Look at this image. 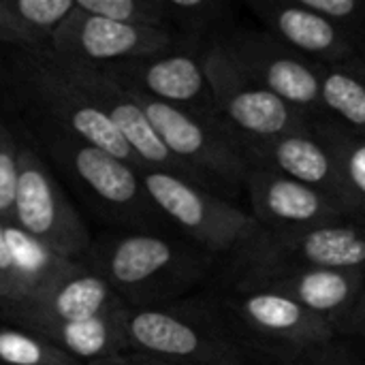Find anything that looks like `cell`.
<instances>
[{"label":"cell","mask_w":365,"mask_h":365,"mask_svg":"<svg viewBox=\"0 0 365 365\" xmlns=\"http://www.w3.org/2000/svg\"><path fill=\"white\" fill-rule=\"evenodd\" d=\"M92 267L128 308H148L192 289L205 276L210 255L156 233H130L96 246Z\"/></svg>","instance_id":"6da1fadb"},{"label":"cell","mask_w":365,"mask_h":365,"mask_svg":"<svg viewBox=\"0 0 365 365\" xmlns=\"http://www.w3.org/2000/svg\"><path fill=\"white\" fill-rule=\"evenodd\" d=\"M122 329L128 353L180 365L246 364V351L240 340L203 306H126L122 310Z\"/></svg>","instance_id":"7a4b0ae2"},{"label":"cell","mask_w":365,"mask_h":365,"mask_svg":"<svg viewBox=\"0 0 365 365\" xmlns=\"http://www.w3.org/2000/svg\"><path fill=\"white\" fill-rule=\"evenodd\" d=\"M124 88L141 105L167 150L192 169L210 190L227 199L244 190L250 158L244 139L229 124L218 115L195 113Z\"/></svg>","instance_id":"3957f363"},{"label":"cell","mask_w":365,"mask_h":365,"mask_svg":"<svg viewBox=\"0 0 365 365\" xmlns=\"http://www.w3.org/2000/svg\"><path fill=\"white\" fill-rule=\"evenodd\" d=\"M139 173L160 214L207 255L235 257L263 233L250 212L214 190L156 169H141Z\"/></svg>","instance_id":"277c9868"},{"label":"cell","mask_w":365,"mask_h":365,"mask_svg":"<svg viewBox=\"0 0 365 365\" xmlns=\"http://www.w3.org/2000/svg\"><path fill=\"white\" fill-rule=\"evenodd\" d=\"M365 269V222L340 218L293 231H265L233 257V278L272 269Z\"/></svg>","instance_id":"5b68a950"},{"label":"cell","mask_w":365,"mask_h":365,"mask_svg":"<svg viewBox=\"0 0 365 365\" xmlns=\"http://www.w3.org/2000/svg\"><path fill=\"white\" fill-rule=\"evenodd\" d=\"M212 43H216L257 86L276 94L312 120L325 115L319 64L297 53L267 30L231 26Z\"/></svg>","instance_id":"8992f818"},{"label":"cell","mask_w":365,"mask_h":365,"mask_svg":"<svg viewBox=\"0 0 365 365\" xmlns=\"http://www.w3.org/2000/svg\"><path fill=\"white\" fill-rule=\"evenodd\" d=\"M216 115L242 139H272L312 128L317 120L248 79L216 45L201 49Z\"/></svg>","instance_id":"52a82bcc"},{"label":"cell","mask_w":365,"mask_h":365,"mask_svg":"<svg viewBox=\"0 0 365 365\" xmlns=\"http://www.w3.org/2000/svg\"><path fill=\"white\" fill-rule=\"evenodd\" d=\"M26 77L41 107L79 143L98 148L135 169H143L113 122L66 77L51 49L28 47L24 58Z\"/></svg>","instance_id":"ba28073f"},{"label":"cell","mask_w":365,"mask_h":365,"mask_svg":"<svg viewBox=\"0 0 365 365\" xmlns=\"http://www.w3.org/2000/svg\"><path fill=\"white\" fill-rule=\"evenodd\" d=\"M53 56L64 62L111 66L130 60H148L182 47L173 28L120 24L92 15L79 4L49 38Z\"/></svg>","instance_id":"9c48e42d"},{"label":"cell","mask_w":365,"mask_h":365,"mask_svg":"<svg viewBox=\"0 0 365 365\" xmlns=\"http://www.w3.org/2000/svg\"><path fill=\"white\" fill-rule=\"evenodd\" d=\"M11 225L71 261L83 257L90 248V233L79 214L41 158L28 148H19V178Z\"/></svg>","instance_id":"30bf717a"},{"label":"cell","mask_w":365,"mask_h":365,"mask_svg":"<svg viewBox=\"0 0 365 365\" xmlns=\"http://www.w3.org/2000/svg\"><path fill=\"white\" fill-rule=\"evenodd\" d=\"M58 62H60L62 71L66 73V77L113 122V126L120 130V135L124 137L128 148L141 160L143 169L165 171V173L184 178L192 184L207 188L203 184V180L192 169H188L182 160H178L167 150V145L163 143V139L154 130V126L148 120L141 105L103 66L75 64V62H64L60 58H58Z\"/></svg>","instance_id":"8fae6325"},{"label":"cell","mask_w":365,"mask_h":365,"mask_svg":"<svg viewBox=\"0 0 365 365\" xmlns=\"http://www.w3.org/2000/svg\"><path fill=\"white\" fill-rule=\"evenodd\" d=\"M231 308L242 325L284 353H317L329 346L338 329L287 295L265 289H235Z\"/></svg>","instance_id":"7c38bea8"},{"label":"cell","mask_w":365,"mask_h":365,"mask_svg":"<svg viewBox=\"0 0 365 365\" xmlns=\"http://www.w3.org/2000/svg\"><path fill=\"white\" fill-rule=\"evenodd\" d=\"M115 81L160 103L216 115L201 49L178 47L169 53L103 66Z\"/></svg>","instance_id":"4fadbf2b"},{"label":"cell","mask_w":365,"mask_h":365,"mask_svg":"<svg viewBox=\"0 0 365 365\" xmlns=\"http://www.w3.org/2000/svg\"><path fill=\"white\" fill-rule=\"evenodd\" d=\"M250 214L265 231H293L351 218L344 207L317 188L252 163L244 180Z\"/></svg>","instance_id":"5bb4252c"},{"label":"cell","mask_w":365,"mask_h":365,"mask_svg":"<svg viewBox=\"0 0 365 365\" xmlns=\"http://www.w3.org/2000/svg\"><path fill=\"white\" fill-rule=\"evenodd\" d=\"M235 289H265L297 302L338 334L365 287V269H272L233 278Z\"/></svg>","instance_id":"9a60e30c"},{"label":"cell","mask_w":365,"mask_h":365,"mask_svg":"<svg viewBox=\"0 0 365 365\" xmlns=\"http://www.w3.org/2000/svg\"><path fill=\"white\" fill-rule=\"evenodd\" d=\"M263 30L317 64H340L359 58L365 38L310 11L302 0H252Z\"/></svg>","instance_id":"2e32d148"},{"label":"cell","mask_w":365,"mask_h":365,"mask_svg":"<svg viewBox=\"0 0 365 365\" xmlns=\"http://www.w3.org/2000/svg\"><path fill=\"white\" fill-rule=\"evenodd\" d=\"M62 154L68 158L73 173L120 218L137 225H154L165 216L150 199L139 169L86 143H64Z\"/></svg>","instance_id":"e0dca14e"},{"label":"cell","mask_w":365,"mask_h":365,"mask_svg":"<svg viewBox=\"0 0 365 365\" xmlns=\"http://www.w3.org/2000/svg\"><path fill=\"white\" fill-rule=\"evenodd\" d=\"M126 306L105 278L86 267L53 282L32 299L0 308L15 327L34 323H77Z\"/></svg>","instance_id":"ac0fdd59"},{"label":"cell","mask_w":365,"mask_h":365,"mask_svg":"<svg viewBox=\"0 0 365 365\" xmlns=\"http://www.w3.org/2000/svg\"><path fill=\"white\" fill-rule=\"evenodd\" d=\"M244 148L252 163L265 165L291 180L321 190L338 201L349 214L338 163L314 126L272 139H244Z\"/></svg>","instance_id":"d6986e66"},{"label":"cell","mask_w":365,"mask_h":365,"mask_svg":"<svg viewBox=\"0 0 365 365\" xmlns=\"http://www.w3.org/2000/svg\"><path fill=\"white\" fill-rule=\"evenodd\" d=\"M120 306L111 312L77 321V323H34L24 329L34 331L68 353L79 361H101L113 355L128 353L124 329H122V310Z\"/></svg>","instance_id":"ffe728a7"},{"label":"cell","mask_w":365,"mask_h":365,"mask_svg":"<svg viewBox=\"0 0 365 365\" xmlns=\"http://www.w3.org/2000/svg\"><path fill=\"white\" fill-rule=\"evenodd\" d=\"M4 233L15 267V282H17L15 304L32 299L34 295H38L41 291H45L47 287H51L53 282L62 280L64 276L73 274L79 267V263L58 255L56 250L34 240L32 235H28L15 225H6Z\"/></svg>","instance_id":"44dd1931"},{"label":"cell","mask_w":365,"mask_h":365,"mask_svg":"<svg viewBox=\"0 0 365 365\" xmlns=\"http://www.w3.org/2000/svg\"><path fill=\"white\" fill-rule=\"evenodd\" d=\"M323 118L365 137V53L340 64H319Z\"/></svg>","instance_id":"7402d4cb"},{"label":"cell","mask_w":365,"mask_h":365,"mask_svg":"<svg viewBox=\"0 0 365 365\" xmlns=\"http://www.w3.org/2000/svg\"><path fill=\"white\" fill-rule=\"evenodd\" d=\"M314 128L338 163L351 218L365 222V137L351 133L331 118H319Z\"/></svg>","instance_id":"603a6c76"},{"label":"cell","mask_w":365,"mask_h":365,"mask_svg":"<svg viewBox=\"0 0 365 365\" xmlns=\"http://www.w3.org/2000/svg\"><path fill=\"white\" fill-rule=\"evenodd\" d=\"M167 24L182 47L203 49L231 28V4L225 0H163Z\"/></svg>","instance_id":"cb8c5ba5"},{"label":"cell","mask_w":365,"mask_h":365,"mask_svg":"<svg viewBox=\"0 0 365 365\" xmlns=\"http://www.w3.org/2000/svg\"><path fill=\"white\" fill-rule=\"evenodd\" d=\"M2 365H81L43 336L24 327H0Z\"/></svg>","instance_id":"d4e9b609"},{"label":"cell","mask_w":365,"mask_h":365,"mask_svg":"<svg viewBox=\"0 0 365 365\" xmlns=\"http://www.w3.org/2000/svg\"><path fill=\"white\" fill-rule=\"evenodd\" d=\"M15 21L21 30L41 45L43 38H51L53 32L75 11L77 0H6Z\"/></svg>","instance_id":"484cf974"},{"label":"cell","mask_w":365,"mask_h":365,"mask_svg":"<svg viewBox=\"0 0 365 365\" xmlns=\"http://www.w3.org/2000/svg\"><path fill=\"white\" fill-rule=\"evenodd\" d=\"M77 4L98 17H107L120 24L171 28L167 24L163 0H77Z\"/></svg>","instance_id":"4316f807"},{"label":"cell","mask_w":365,"mask_h":365,"mask_svg":"<svg viewBox=\"0 0 365 365\" xmlns=\"http://www.w3.org/2000/svg\"><path fill=\"white\" fill-rule=\"evenodd\" d=\"M19 178V148L13 143L6 128L0 124V220L13 222L15 190Z\"/></svg>","instance_id":"83f0119b"},{"label":"cell","mask_w":365,"mask_h":365,"mask_svg":"<svg viewBox=\"0 0 365 365\" xmlns=\"http://www.w3.org/2000/svg\"><path fill=\"white\" fill-rule=\"evenodd\" d=\"M310 11L365 38V0H302Z\"/></svg>","instance_id":"f1b7e54d"},{"label":"cell","mask_w":365,"mask_h":365,"mask_svg":"<svg viewBox=\"0 0 365 365\" xmlns=\"http://www.w3.org/2000/svg\"><path fill=\"white\" fill-rule=\"evenodd\" d=\"M4 227H6V222L0 220V308L11 306L17 299L15 267H13V257H11V248L6 242Z\"/></svg>","instance_id":"f546056e"},{"label":"cell","mask_w":365,"mask_h":365,"mask_svg":"<svg viewBox=\"0 0 365 365\" xmlns=\"http://www.w3.org/2000/svg\"><path fill=\"white\" fill-rule=\"evenodd\" d=\"M0 41H6V43H17V45H24V47H38L24 30L21 26L15 21L11 9H9V2L6 0H0Z\"/></svg>","instance_id":"4dcf8cb0"},{"label":"cell","mask_w":365,"mask_h":365,"mask_svg":"<svg viewBox=\"0 0 365 365\" xmlns=\"http://www.w3.org/2000/svg\"><path fill=\"white\" fill-rule=\"evenodd\" d=\"M340 334H346V336H355V338H361L365 340V287L355 304V308L351 310L349 319L342 323L340 327Z\"/></svg>","instance_id":"1f68e13d"},{"label":"cell","mask_w":365,"mask_h":365,"mask_svg":"<svg viewBox=\"0 0 365 365\" xmlns=\"http://www.w3.org/2000/svg\"><path fill=\"white\" fill-rule=\"evenodd\" d=\"M88 365H180L171 364V361H163L156 357H148V355H139V353H122V355H113L109 359H101V361H92Z\"/></svg>","instance_id":"d6a6232c"},{"label":"cell","mask_w":365,"mask_h":365,"mask_svg":"<svg viewBox=\"0 0 365 365\" xmlns=\"http://www.w3.org/2000/svg\"><path fill=\"white\" fill-rule=\"evenodd\" d=\"M351 357H346L342 351H331L329 346L312 353V357L302 365H353L349 361Z\"/></svg>","instance_id":"836d02e7"},{"label":"cell","mask_w":365,"mask_h":365,"mask_svg":"<svg viewBox=\"0 0 365 365\" xmlns=\"http://www.w3.org/2000/svg\"><path fill=\"white\" fill-rule=\"evenodd\" d=\"M364 53H365V49H364Z\"/></svg>","instance_id":"e575fe53"}]
</instances>
